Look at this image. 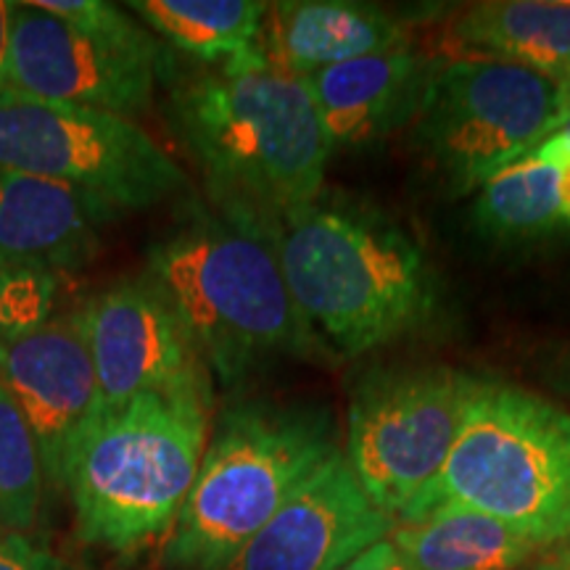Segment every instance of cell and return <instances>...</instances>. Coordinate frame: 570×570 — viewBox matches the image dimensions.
<instances>
[{
    "instance_id": "6da1fadb",
    "label": "cell",
    "mask_w": 570,
    "mask_h": 570,
    "mask_svg": "<svg viewBox=\"0 0 570 570\" xmlns=\"http://www.w3.org/2000/svg\"><path fill=\"white\" fill-rule=\"evenodd\" d=\"M169 122L223 223L273 244L296 209L323 196L333 148L306 80L267 56L169 80Z\"/></svg>"
},
{
    "instance_id": "7a4b0ae2",
    "label": "cell",
    "mask_w": 570,
    "mask_h": 570,
    "mask_svg": "<svg viewBox=\"0 0 570 570\" xmlns=\"http://www.w3.org/2000/svg\"><path fill=\"white\" fill-rule=\"evenodd\" d=\"M142 277L173 306L223 389L285 360H338L296 304L273 244L217 214H190L156 240Z\"/></svg>"
},
{
    "instance_id": "3957f363",
    "label": "cell",
    "mask_w": 570,
    "mask_h": 570,
    "mask_svg": "<svg viewBox=\"0 0 570 570\" xmlns=\"http://www.w3.org/2000/svg\"><path fill=\"white\" fill-rule=\"evenodd\" d=\"M212 410L214 394H140L92 410L61 460L77 539L117 558L167 541L202 468Z\"/></svg>"
},
{
    "instance_id": "277c9868",
    "label": "cell",
    "mask_w": 570,
    "mask_h": 570,
    "mask_svg": "<svg viewBox=\"0 0 570 570\" xmlns=\"http://www.w3.org/2000/svg\"><path fill=\"white\" fill-rule=\"evenodd\" d=\"M273 248L296 304L338 360L407 336L431 317L436 296L425 254L373 206L320 196L285 219Z\"/></svg>"
},
{
    "instance_id": "5b68a950",
    "label": "cell",
    "mask_w": 570,
    "mask_h": 570,
    "mask_svg": "<svg viewBox=\"0 0 570 570\" xmlns=\"http://www.w3.org/2000/svg\"><path fill=\"white\" fill-rule=\"evenodd\" d=\"M338 452L336 420L325 407L281 402L225 407L167 539V566L225 570Z\"/></svg>"
},
{
    "instance_id": "8992f818",
    "label": "cell",
    "mask_w": 570,
    "mask_h": 570,
    "mask_svg": "<svg viewBox=\"0 0 570 570\" xmlns=\"http://www.w3.org/2000/svg\"><path fill=\"white\" fill-rule=\"evenodd\" d=\"M441 504L483 512L552 547L570 523V412L512 383L473 377L444 468L399 520Z\"/></svg>"
},
{
    "instance_id": "52a82bcc",
    "label": "cell",
    "mask_w": 570,
    "mask_h": 570,
    "mask_svg": "<svg viewBox=\"0 0 570 570\" xmlns=\"http://www.w3.org/2000/svg\"><path fill=\"white\" fill-rule=\"evenodd\" d=\"M570 117L560 80L515 63L454 59L431 71L415 142L452 194H473L552 138Z\"/></svg>"
},
{
    "instance_id": "ba28073f",
    "label": "cell",
    "mask_w": 570,
    "mask_h": 570,
    "mask_svg": "<svg viewBox=\"0 0 570 570\" xmlns=\"http://www.w3.org/2000/svg\"><path fill=\"white\" fill-rule=\"evenodd\" d=\"M0 167L51 180L119 217L188 188V175L135 119L0 90Z\"/></svg>"
},
{
    "instance_id": "9c48e42d",
    "label": "cell",
    "mask_w": 570,
    "mask_h": 570,
    "mask_svg": "<svg viewBox=\"0 0 570 570\" xmlns=\"http://www.w3.org/2000/svg\"><path fill=\"white\" fill-rule=\"evenodd\" d=\"M470 383L473 375L444 365L375 367L354 383L344 458L391 518H402L444 468Z\"/></svg>"
},
{
    "instance_id": "30bf717a",
    "label": "cell",
    "mask_w": 570,
    "mask_h": 570,
    "mask_svg": "<svg viewBox=\"0 0 570 570\" xmlns=\"http://www.w3.org/2000/svg\"><path fill=\"white\" fill-rule=\"evenodd\" d=\"M98 377L96 410L140 394H214V377L173 306L146 277H125L77 306Z\"/></svg>"
},
{
    "instance_id": "8fae6325",
    "label": "cell",
    "mask_w": 570,
    "mask_h": 570,
    "mask_svg": "<svg viewBox=\"0 0 570 570\" xmlns=\"http://www.w3.org/2000/svg\"><path fill=\"white\" fill-rule=\"evenodd\" d=\"M177 61H154L77 30L40 6L13 3L6 88L42 101L88 106L135 119L151 111Z\"/></svg>"
},
{
    "instance_id": "7c38bea8",
    "label": "cell",
    "mask_w": 570,
    "mask_h": 570,
    "mask_svg": "<svg viewBox=\"0 0 570 570\" xmlns=\"http://www.w3.org/2000/svg\"><path fill=\"white\" fill-rule=\"evenodd\" d=\"M396 518L362 489L344 452L333 454L225 570H341L389 539Z\"/></svg>"
},
{
    "instance_id": "4fadbf2b",
    "label": "cell",
    "mask_w": 570,
    "mask_h": 570,
    "mask_svg": "<svg viewBox=\"0 0 570 570\" xmlns=\"http://www.w3.org/2000/svg\"><path fill=\"white\" fill-rule=\"evenodd\" d=\"M0 386L13 399L46 481L61 489L63 449L98 404V377L77 312H53L30 331L0 338Z\"/></svg>"
},
{
    "instance_id": "5bb4252c",
    "label": "cell",
    "mask_w": 570,
    "mask_h": 570,
    "mask_svg": "<svg viewBox=\"0 0 570 570\" xmlns=\"http://www.w3.org/2000/svg\"><path fill=\"white\" fill-rule=\"evenodd\" d=\"M117 212L96 198L0 167V262L61 275L80 273L101 252V227Z\"/></svg>"
},
{
    "instance_id": "9a60e30c",
    "label": "cell",
    "mask_w": 570,
    "mask_h": 570,
    "mask_svg": "<svg viewBox=\"0 0 570 570\" xmlns=\"http://www.w3.org/2000/svg\"><path fill=\"white\" fill-rule=\"evenodd\" d=\"M428 77L423 56L404 46L327 67L306 88L331 148H356L415 117Z\"/></svg>"
},
{
    "instance_id": "2e32d148",
    "label": "cell",
    "mask_w": 570,
    "mask_h": 570,
    "mask_svg": "<svg viewBox=\"0 0 570 570\" xmlns=\"http://www.w3.org/2000/svg\"><path fill=\"white\" fill-rule=\"evenodd\" d=\"M407 46V27L394 13L346 0L269 3L262 48L275 69L306 80L336 63Z\"/></svg>"
},
{
    "instance_id": "e0dca14e",
    "label": "cell",
    "mask_w": 570,
    "mask_h": 570,
    "mask_svg": "<svg viewBox=\"0 0 570 570\" xmlns=\"http://www.w3.org/2000/svg\"><path fill=\"white\" fill-rule=\"evenodd\" d=\"M446 38L462 59L525 67L554 80L570 71V0H494L470 6L449 24Z\"/></svg>"
},
{
    "instance_id": "ac0fdd59",
    "label": "cell",
    "mask_w": 570,
    "mask_h": 570,
    "mask_svg": "<svg viewBox=\"0 0 570 570\" xmlns=\"http://www.w3.org/2000/svg\"><path fill=\"white\" fill-rule=\"evenodd\" d=\"M389 539L417 570H518L550 550L529 533L460 504L396 520Z\"/></svg>"
},
{
    "instance_id": "d6986e66",
    "label": "cell",
    "mask_w": 570,
    "mask_h": 570,
    "mask_svg": "<svg viewBox=\"0 0 570 570\" xmlns=\"http://www.w3.org/2000/svg\"><path fill=\"white\" fill-rule=\"evenodd\" d=\"M267 6L256 0H132L127 9L167 48L204 67H233L265 56Z\"/></svg>"
},
{
    "instance_id": "ffe728a7",
    "label": "cell",
    "mask_w": 570,
    "mask_h": 570,
    "mask_svg": "<svg viewBox=\"0 0 570 570\" xmlns=\"http://www.w3.org/2000/svg\"><path fill=\"white\" fill-rule=\"evenodd\" d=\"M473 223L491 238H537L558 230L560 169L544 156L531 151L508 164L479 188L473 202Z\"/></svg>"
},
{
    "instance_id": "44dd1931",
    "label": "cell",
    "mask_w": 570,
    "mask_h": 570,
    "mask_svg": "<svg viewBox=\"0 0 570 570\" xmlns=\"http://www.w3.org/2000/svg\"><path fill=\"white\" fill-rule=\"evenodd\" d=\"M40 449L13 399L0 386V529L21 533L38 520L42 502Z\"/></svg>"
},
{
    "instance_id": "7402d4cb",
    "label": "cell",
    "mask_w": 570,
    "mask_h": 570,
    "mask_svg": "<svg viewBox=\"0 0 570 570\" xmlns=\"http://www.w3.org/2000/svg\"><path fill=\"white\" fill-rule=\"evenodd\" d=\"M32 3L77 27V30L92 35V38L122 48V51L146 56L154 61L175 59L154 32L138 24L132 11H125L117 3H104V0H32Z\"/></svg>"
},
{
    "instance_id": "603a6c76",
    "label": "cell",
    "mask_w": 570,
    "mask_h": 570,
    "mask_svg": "<svg viewBox=\"0 0 570 570\" xmlns=\"http://www.w3.org/2000/svg\"><path fill=\"white\" fill-rule=\"evenodd\" d=\"M59 277L0 262V338L30 331L53 315Z\"/></svg>"
},
{
    "instance_id": "cb8c5ba5",
    "label": "cell",
    "mask_w": 570,
    "mask_h": 570,
    "mask_svg": "<svg viewBox=\"0 0 570 570\" xmlns=\"http://www.w3.org/2000/svg\"><path fill=\"white\" fill-rule=\"evenodd\" d=\"M0 570H71L67 562L21 533H0Z\"/></svg>"
},
{
    "instance_id": "d4e9b609",
    "label": "cell",
    "mask_w": 570,
    "mask_h": 570,
    "mask_svg": "<svg viewBox=\"0 0 570 570\" xmlns=\"http://www.w3.org/2000/svg\"><path fill=\"white\" fill-rule=\"evenodd\" d=\"M341 570H417L402 552L391 544V539L377 541L367 547L365 552L356 554L352 562H346Z\"/></svg>"
},
{
    "instance_id": "484cf974",
    "label": "cell",
    "mask_w": 570,
    "mask_h": 570,
    "mask_svg": "<svg viewBox=\"0 0 570 570\" xmlns=\"http://www.w3.org/2000/svg\"><path fill=\"white\" fill-rule=\"evenodd\" d=\"M539 156L550 159L552 164H558L560 169V209H562V223L570 227V146L566 142L547 138L541 146L537 148Z\"/></svg>"
},
{
    "instance_id": "4316f807",
    "label": "cell",
    "mask_w": 570,
    "mask_h": 570,
    "mask_svg": "<svg viewBox=\"0 0 570 570\" xmlns=\"http://www.w3.org/2000/svg\"><path fill=\"white\" fill-rule=\"evenodd\" d=\"M11 24H13V0H0V90L6 88V77H9Z\"/></svg>"
},
{
    "instance_id": "83f0119b",
    "label": "cell",
    "mask_w": 570,
    "mask_h": 570,
    "mask_svg": "<svg viewBox=\"0 0 570 570\" xmlns=\"http://www.w3.org/2000/svg\"><path fill=\"white\" fill-rule=\"evenodd\" d=\"M550 550H554V558H552L554 566H558L560 570H570V523H568L566 533L554 541Z\"/></svg>"
},
{
    "instance_id": "f1b7e54d",
    "label": "cell",
    "mask_w": 570,
    "mask_h": 570,
    "mask_svg": "<svg viewBox=\"0 0 570 570\" xmlns=\"http://www.w3.org/2000/svg\"><path fill=\"white\" fill-rule=\"evenodd\" d=\"M552 138H554V140H560V142H566V146H570V117L566 119V125H562L560 130L552 135Z\"/></svg>"
},
{
    "instance_id": "f546056e",
    "label": "cell",
    "mask_w": 570,
    "mask_h": 570,
    "mask_svg": "<svg viewBox=\"0 0 570 570\" xmlns=\"http://www.w3.org/2000/svg\"><path fill=\"white\" fill-rule=\"evenodd\" d=\"M560 375H562V386H566V391L570 394V362H566V365H562Z\"/></svg>"
},
{
    "instance_id": "4dcf8cb0",
    "label": "cell",
    "mask_w": 570,
    "mask_h": 570,
    "mask_svg": "<svg viewBox=\"0 0 570 570\" xmlns=\"http://www.w3.org/2000/svg\"><path fill=\"white\" fill-rule=\"evenodd\" d=\"M560 82H562V88H566V96H568V101H570V71L566 77H560Z\"/></svg>"
},
{
    "instance_id": "1f68e13d",
    "label": "cell",
    "mask_w": 570,
    "mask_h": 570,
    "mask_svg": "<svg viewBox=\"0 0 570 570\" xmlns=\"http://www.w3.org/2000/svg\"><path fill=\"white\" fill-rule=\"evenodd\" d=\"M539 570H560L558 566H554V562H547V566H541Z\"/></svg>"
}]
</instances>
